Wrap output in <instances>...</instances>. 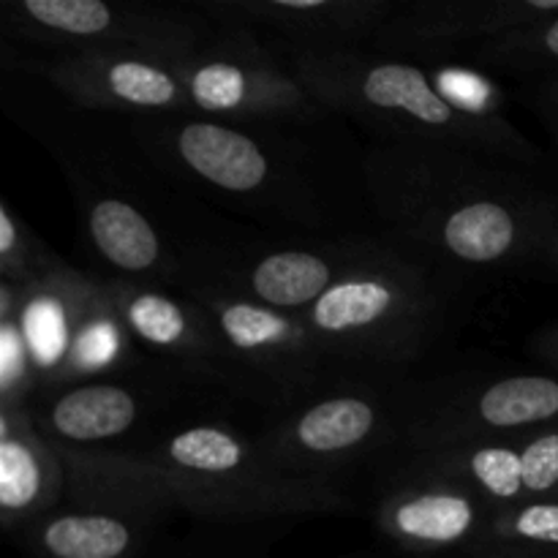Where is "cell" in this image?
Segmentation results:
<instances>
[{
    "mask_svg": "<svg viewBox=\"0 0 558 558\" xmlns=\"http://www.w3.org/2000/svg\"><path fill=\"white\" fill-rule=\"evenodd\" d=\"M371 202L403 245L469 270H512L539 256L550 207L526 169L450 147L376 142Z\"/></svg>",
    "mask_w": 558,
    "mask_h": 558,
    "instance_id": "cell-1",
    "label": "cell"
},
{
    "mask_svg": "<svg viewBox=\"0 0 558 558\" xmlns=\"http://www.w3.org/2000/svg\"><path fill=\"white\" fill-rule=\"evenodd\" d=\"M325 112L347 114L381 142L450 147L532 169L539 153L507 114L501 87L466 63H414L368 47L278 54Z\"/></svg>",
    "mask_w": 558,
    "mask_h": 558,
    "instance_id": "cell-2",
    "label": "cell"
},
{
    "mask_svg": "<svg viewBox=\"0 0 558 558\" xmlns=\"http://www.w3.org/2000/svg\"><path fill=\"white\" fill-rule=\"evenodd\" d=\"M300 316L336 368H398L436 341L447 292L434 262L401 240H381L357 270Z\"/></svg>",
    "mask_w": 558,
    "mask_h": 558,
    "instance_id": "cell-3",
    "label": "cell"
},
{
    "mask_svg": "<svg viewBox=\"0 0 558 558\" xmlns=\"http://www.w3.org/2000/svg\"><path fill=\"white\" fill-rule=\"evenodd\" d=\"M58 450L65 461L63 499L14 537L33 558H136L180 510L161 474L140 456Z\"/></svg>",
    "mask_w": 558,
    "mask_h": 558,
    "instance_id": "cell-4",
    "label": "cell"
},
{
    "mask_svg": "<svg viewBox=\"0 0 558 558\" xmlns=\"http://www.w3.org/2000/svg\"><path fill=\"white\" fill-rule=\"evenodd\" d=\"M136 456L161 474L180 510L199 518L319 515L349 505L336 485L283 472L256 439L227 425H185Z\"/></svg>",
    "mask_w": 558,
    "mask_h": 558,
    "instance_id": "cell-5",
    "label": "cell"
},
{
    "mask_svg": "<svg viewBox=\"0 0 558 558\" xmlns=\"http://www.w3.org/2000/svg\"><path fill=\"white\" fill-rule=\"evenodd\" d=\"M180 287L216 325L240 390L283 407L319 396L316 390L327 385L336 365L325 357L303 316L254 303L207 272L185 278Z\"/></svg>",
    "mask_w": 558,
    "mask_h": 558,
    "instance_id": "cell-6",
    "label": "cell"
},
{
    "mask_svg": "<svg viewBox=\"0 0 558 558\" xmlns=\"http://www.w3.org/2000/svg\"><path fill=\"white\" fill-rule=\"evenodd\" d=\"M174 63L194 118L283 125L327 114L251 27L210 20Z\"/></svg>",
    "mask_w": 558,
    "mask_h": 558,
    "instance_id": "cell-7",
    "label": "cell"
},
{
    "mask_svg": "<svg viewBox=\"0 0 558 558\" xmlns=\"http://www.w3.org/2000/svg\"><path fill=\"white\" fill-rule=\"evenodd\" d=\"M3 31L47 54L145 52L178 60L210 25L196 9L107 0H3Z\"/></svg>",
    "mask_w": 558,
    "mask_h": 558,
    "instance_id": "cell-8",
    "label": "cell"
},
{
    "mask_svg": "<svg viewBox=\"0 0 558 558\" xmlns=\"http://www.w3.org/2000/svg\"><path fill=\"white\" fill-rule=\"evenodd\" d=\"M558 425V376L505 374L434 387L403 407V452L521 439Z\"/></svg>",
    "mask_w": 558,
    "mask_h": 558,
    "instance_id": "cell-9",
    "label": "cell"
},
{
    "mask_svg": "<svg viewBox=\"0 0 558 558\" xmlns=\"http://www.w3.org/2000/svg\"><path fill=\"white\" fill-rule=\"evenodd\" d=\"M403 409L381 392L347 387L322 392L281 414L256 436L259 450L283 472L332 485L336 474L368 458L387 441H401Z\"/></svg>",
    "mask_w": 558,
    "mask_h": 558,
    "instance_id": "cell-10",
    "label": "cell"
},
{
    "mask_svg": "<svg viewBox=\"0 0 558 558\" xmlns=\"http://www.w3.org/2000/svg\"><path fill=\"white\" fill-rule=\"evenodd\" d=\"M558 16V0H414L387 16L368 49L414 63H458L494 38Z\"/></svg>",
    "mask_w": 558,
    "mask_h": 558,
    "instance_id": "cell-11",
    "label": "cell"
},
{
    "mask_svg": "<svg viewBox=\"0 0 558 558\" xmlns=\"http://www.w3.org/2000/svg\"><path fill=\"white\" fill-rule=\"evenodd\" d=\"M496 510L472 488L403 458L376 505L381 534L412 554L480 556L488 548Z\"/></svg>",
    "mask_w": 558,
    "mask_h": 558,
    "instance_id": "cell-12",
    "label": "cell"
},
{
    "mask_svg": "<svg viewBox=\"0 0 558 558\" xmlns=\"http://www.w3.org/2000/svg\"><path fill=\"white\" fill-rule=\"evenodd\" d=\"M31 69L82 109L147 118L191 114L189 93L178 63L158 54H44L31 60Z\"/></svg>",
    "mask_w": 558,
    "mask_h": 558,
    "instance_id": "cell-13",
    "label": "cell"
},
{
    "mask_svg": "<svg viewBox=\"0 0 558 558\" xmlns=\"http://www.w3.org/2000/svg\"><path fill=\"white\" fill-rule=\"evenodd\" d=\"M145 140L163 161L223 194L276 196L289 183V169L276 150L238 123L169 114L147 125Z\"/></svg>",
    "mask_w": 558,
    "mask_h": 558,
    "instance_id": "cell-14",
    "label": "cell"
},
{
    "mask_svg": "<svg viewBox=\"0 0 558 558\" xmlns=\"http://www.w3.org/2000/svg\"><path fill=\"white\" fill-rule=\"evenodd\" d=\"M381 240H322L311 245L262 251L248 259L218 262V278L243 298L283 314H303L343 276L357 270Z\"/></svg>",
    "mask_w": 558,
    "mask_h": 558,
    "instance_id": "cell-15",
    "label": "cell"
},
{
    "mask_svg": "<svg viewBox=\"0 0 558 558\" xmlns=\"http://www.w3.org/2000/svg\"><path fill=\"white\" fill-rule=\"evenodd\" d=\"M101 289L131 341L202 376L234 385L221 336L196 300L129 278H109L101 281Z\"/></svg>",
    "mask_w": 558,
    "mask_h": 558,
    "instance_id": "cell-16",
    "label": "cell"
},
{
    "mask_svg": "<svg viewBox=\"0 0 558 558\" xmlns=\"http://www.w3.org/2000/svg\"><path fill=\"white\" fill-rule=\"evenodd\" d=\"M398 0H218L196 11L213 22L270 31L283 47L357 49L371 47Z\"/></svg>",
    "mask_w": 558,
    "mask_h": 558,
    "instance_id": "cell-17",
    "label": "cell"
},
{
    "mask_svg": "<svg viewBox=\"0 0 558 558\" xmlns=\"http://www.w3.org/2000/svg\"><path fill=\"white\" fill-rule=\"evenodd\" d=\"M65 494V461L27 403H0V523L16 537Z\"/></svg>",
    "mask_w": 558,
    "mask_h": 558,
    "instance_id": "cell-18",
    "label": "cell"
},
{
    "mask_svg": "<svg viewBox=\"0 0 558 558\" xmlns=\"http://www.w3.org/2000/svg\"><path fill=\"white\" fill-rule=\"evenodd\" d=\"M27 407L41 434L65 450H98L142 417L140 392L114 381L38 387Z\"/></svg>",
    "mask_w": 558,
    "mask_h": 558,
    "instance_id": "cell-19",
    "label": "cell"
},
{
    "mask_svg": "<svg viewBox=\"0 0 558 558\" xmlns=\"http://www.w3.org/2000/svg\"><path fill=\"white\" fill-rule=\"evenodd\" d=\"M82 223L98 259L129 281H178L183 276V265L169 259L158 229L134 202L114 194L93 196L82 207Z\"/></svg>",
    "mask_w": 558,
    "mask_h": 558,
    "instance_id": "cell-20",
    "label": "cell"
},
{
    "mask_svg": "<svg viewBox=\"0 0 558 558\" xmlns=\"http://www.w3.org/2000/svg\"><path fill=\"white\" fill-rule=\"evenodd\" d=\"M472 65L501 76H545L558 71V16L529 31L507 33L472 52Z\"/></svg>",
    "mask_w": 558,
    "mask_h": 558,
    "instance_id": "cell-21",
    "label": "cell"
},
{
    "mask_svg": "<svg viewBox=\"0 0 558 558\" xmlns=\"http://www.w3.org/2000/svg\"><path fill=\"white\" fill-rule=\"evenodd\" d=\"M65 267L69 265L52 254V248L41 243L11 210L9 202H3L0 205V283H11L20 292H27Z\"/></svg>",
    "mask_w": 558,
    "mask_h": 558,
    "instance_id": "cell-22",
    "label": "cell"
},
{
    "mask_svg": "<svg viewBox=\"0 0 558 558\" xmlns=\"http://www.w3.org/2000/svg\"><path fill=\"white\" fill-rule=\"evenodd\" d=\"M488 550L523 554L534 558H558V496L526 501L507 512H496Z\"/></svg>",
    "mask_w": 558,
    "mask_h": 558,
    "instance_id": "cell-23",
    "label": "cell"
},
{
    "mask_svg": "<svg viewBox=\"0 0 558 558\" xmlns=\"http://www.w3.org/2000/svg\"><path fill=\"white\" fill-rule=\"evenodd\" d=\"M38 374L20 322V289L0 283V403H31Z\"/></svg>",
    "mask_w": 558,
    "mask_h": 558,
    "instance_id": "cell-24",
    "label": "cell"
},
{
    "mask_svg": "<svg viewBox=\"0 0 558 558\" xmlns=\"http://www.w3.org/2000/svg\"><path fill=\"white\" fill-rule=\"evenodd\" d=\"M532 93H534V107L539 109V114L548 120V125L558 136V71L556 74L537 76V82L532 85Z\"/></svg>",
    "mask_w": 558,
    "mask_h": 558,
    "instance_id": "cell-25",
    "label": "cell"
},
{
    "mask_svg": "<svg viewBox=\"0 0 558 558\" xmlns=\"http://www.w3.org/2000/svg\"><path fill=\"white\" fill-rule=\"evenodd\" d=\"M539 256H545V259H550V262H558V221H556V213H550L548 229H545L543 245H539Z\"/></svg>",
    "mask_w": 558,
    "mask_h": 558,
    "instance_id": "cell-26",
    "label": "cell"
},
{
    "mask_svg": "<svg viewBox=\"0 0 558 558\" xmlns=\"http://www.w3.org/2000/svg\"><path fill=\"white\" fill-rule=\"evenodd\" d=\"M539 352H543L545 357L554 360V363H558V330L554 332V336L545 338V343H543V349H539Z\"/></svg>",
    "mask_w": 558,
    "mask_h": 558,
    "instance_id": "cell-27",
    "label": "cell"
},
{
    "mask_svg": "<svg viewBox=\"0 0 558 558\" xmlns=\"http://www.w3.org/2000/svg\"><path fill=\"white\" fill-rule=\"evenodd\" d=\"M474 558H534V556H523V554H501V550H488V554H480Z\"/></svg>",
    "mask_w": 558,
    "mask_h": 558,
    "instance_id": "cell-28",
    "label": "cell"
}]
</instances>
